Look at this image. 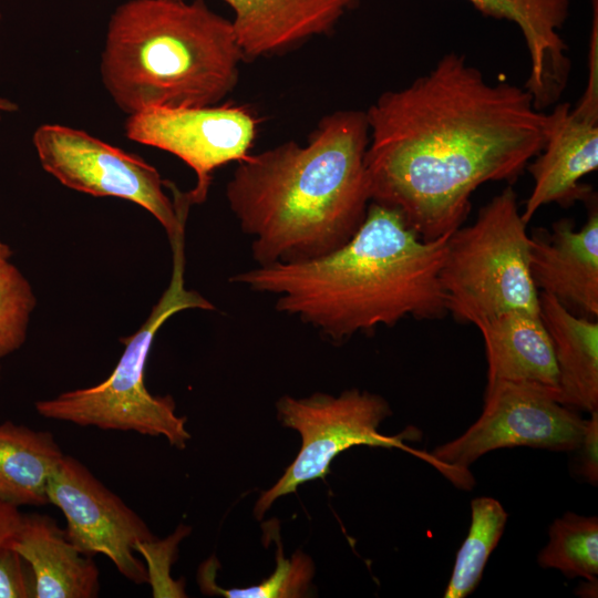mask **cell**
<instances>
[{
  "instance_id": "17",
  "label": "cell",
  "mask_w": 598,
  "mask_h": 598,
  "mask_svg": "<svg viewBox=\"0 0 598 598\" xmlns=\"http://www.w3.org/2000/svg\"><path fill=\"white\" fill-rule=\"evenodd\" d=\"M482 333L487 384L522 382L558 395V372L550 337L539 313L507 311L476 324Z\"/></svg>"
},
{
  "instance_id": "21",
  "label": "cell",
  "mask_w": 598,
  "mask_h": 598,
  "mask_svg": "<svg viewBox=\"0 0 598 598\" xmlns=\"http://www.w3.org/2000/svg\"><path fill=\"white\" fill-rule=\"evenodd\" d=\"M548 537L537 557L540 567L557 569L568 578L597 579V516L566 512L551 523Z\"/></svg>"
},
{
  "instance_id": "2",
  "label": "cell",
  "mask_w": 598,
  "mask_h": 598,
  "mask_svg": "<svg viewBox=\"0 0 598 598\" xmlns=\"http://www.w3.org/2000/svg\"><path fill=\"white\" fill-rule=\"evenodd\" d=\"M365 111L323 116L306 144L288 141L237 163L226 198L257 266L303 261L343 246L371 203Z\"/></svg>"
},
{
  "instance_id": "16",
  "label": "cell",
  "mask_w": 598,
  "mask_h": 598,
  "mask_svg": "<svg viewBox=\"0 0 598 598\" xmlns=\"http://www.w3.org/2000/svg\"><path fill=\"white\" fill-rule=\"evenodd\" d=\"M30 565L35 598H95L100 571L91 556L82 554L54 518L40 513L21 517L9 543Z\"/></svg>"
},
{
  "instance_id": "8",
  "label": "cell",
  "mask_w": 598,
  "mask_h": 598,
  "mask_svg": "<svg viewBox=\"0 0 598 598\" xmlns=\"http://www.w3.org/2000/svg\"><path fill=\"white\" fill-rule=\"evenodd\" d=\"M277 411L281 424L296 430L302 443L282 476L258 498L254 508L258 519L277 498L295 493L303 483L323 478L334 457L352 446L396 447L421 460L425 454L404 443L421 435L416 429L409 427L396 435L379 432L392 412L385 399L368 391L350 389L338 396L326 393L302 399L282 396Z\"/></svg>"
},
{
  "instance_id": "18",
  "label": "cell",
  "mask_w": 598,
  "mask_h": 598,
  "mask_svg": "<svg viewBox=\"0 0 598 598\" xmlns=\"http://www.w3.org/2000/svg\"><path fill=\"white\" fill-rule=\"evenodd\" d=\"M539 316L550 337L557 372V400L574 410H598V322L578 316L539 292Z\"/></svg>"
},
{
  "instance_id": "15",
  "label": "cell",
  "mask_w": 598,
  "mask_h": 598,
  "mask_svg": "<svg viewBox=\"0 0 598 598\" xmlns=\"http://www.w3.org/2000/svg\"><path fill=\"white\" fill-rule=\"evenodd\" d=\"M481 13L508 20L519 28L529 54L530 71L525 89L535 106L544 111L556 103L570 73L568 47L559 34L570 0H468Z\"/></svg>"
},
{
  "instance_id": "10",
  "label": "cell",
  "mask_w": 598,
  "mask_h": 598,
  "mask_svg": "<svg viewBox=\"0 0 598 598\" xmlns=\"http://www.w3.org/2000/svg\"><path fill=\"white\" fill-rule=\"evenodd\" d=\"M258 118L245 105L156 106L127 116V140L167 152L196 175L186 192L192 205L208 195L213 174L230 162L244 159L256 140Z\"/></svg>"
},
{
  "instance_id": "26",
  "label": "cell",
  "mask_w": 598,
  "mask_h": 598,
  "mask_svg": "<svg viewBox=\"0 0 598 598\" xmlns=\"http://www.w3.org/2000/svg\"><path fill=\"white\" fill-rule=\"evenodd\" d=\"M578 452L577 473L590 485L598 483V410L586 419Z\"/></svg>"
},
{
  "instance_id": "12",
  "label": "cell",
  "mask_w": 598,
  "mask_h": 598,
  "mask_svg": "<svg viewBox=\"0 0 598 598\" xmlns=\"http://www.w3.org/2000/svg\"><path fill=\"white\" fill-rule=\"evenodd\" d=\"M548 114L546 140L527 169L534 185L522 217L527 224L551 203L569 206L590 194L581 179L598 168V71L588 70L577 105L559 103Z\"/></svg>"
},
{
  "instance_id": "20",
  "label": "cell",
  "mask_w": 598,
  "mask_h": 598,
  "mask_svg": "<svg viewBox=\"0 0 598 598\" xmlns=\"http://www.w3.org/2000/svg\"><path fill=\"white\" fill-rule=\"evenodd\" d=\"M506 522L507 513L497 499L481 496L471 502L468 533L456 554L444 598H464L476 589Z\"/></svg>"
},
{
  "instance_id": "11",
  "label": "cell",
  "mask_w": 598,
  "mask_h": 598,
  "mask_svg": "<svg viewBox=\"0 0 598 598\" xmlns=\"http://www.w3.org/2000/svg\"><path fill=\"white\" fill-rule=\"evenodd\" d=\"M47 494L49 504L56 506L66 520L68 538L82 554H102L126 579L147 584L146 567L136 556L135 546L155 536L140 515L83 463L64 454Z\"/></svg>"
},
{
  "instance_id": "29",
  "label": "cell",
  "mask_w": 598,
  "mask_h": 598,
  "mask_svg": "<svg viewBox=\"0 0 598 598\" xmlns=\"http://www.w3.org/2000/svg\"><path fill=\"white\" fill-rule=\"evenodd\" d=\"M12 255L10 247L0 239V265L9 261Z\"/></svg>"
},
{
  "instance_id": "4",
  "label": "cell",
  "mask_w": 598,
  "mask_h": 598,
  "mask_svg": "<svg viewBox=\"0 0 598 598\" xmlns=\"http://www.w3.org/2000/svg\"><path fill=\"white\" fill-rule=\"evenodd\" d=\"M245 60L231 20L204 0H126L112 12L100 78L127 116L221 102Z\"/></svg>"
},
{
  "instance_id": "27",
  "label": "cell",
  "mask_w": 598,
  "mask_h": 598,
  "mask_svg": "<svg viewBox=\"0 0 598 598\" xmlns=\"http://www.w3.org/2000/svg\"><path fill=\"white\" fill-rule=\"evenodd\" d=\"M22 513L19 508L0 501V548L10 543L16 535Z\"/></svg>"
},
{
  "instance_id": "6",
  "label": "cell",
  "mask_w": 598,
  "mask_h": 598,
  "mask_svg": "<svg viewBox=\"0 0 598 598\" xmlns=\"http://www.w3.org/2000/svg\"><path fill=\"white\" fill-rule=\"evenodd\" d=\"M526 225L508 185L472 225L448 236L440 280L447 312L456 320L476 326L507 311L539 313Z\"/></svg>"
},
{
  "instance_id": "7",
  "label": "cell",
  "mask_w": 598,
  "mask_h": 598,
  "mask_svg": "<svg viewBox=\"0 0 598 598\" xmlns=\"http://www.w3.org/2000/svg\"><path fill=\"white\" fill-rule=\"evenodd\" d=\"M543 386L522 382L486 385L478 419L460 436L426 453L425 462L458 488L474 485L470 466L494 450L516 446L575 452L586 419Z\"/></svg>"
},
{
  "instance_id": "1",
  "label": "cell",
  "mask_w": 598,
  "mask_h": 598,
  "mask_svg": "<svg viewBox=\"0 0 598 598\" xmlns=\"http://www.w3.org/2000/svg\"><path fill=\"white\" fill-rule=\"evenodd\" d=\"M365 114L371 203L396 210L427 241L462 226L481 185L515 181L548 126L525 86L492 83L455 52L383 92Z\"/></svg>"
},
{
  "instance_id": "31",
  "label": "cell",
  "mask_w": 598,
  "mask_h": 598,
  "mask_svg": "<svg viewBox=\"0 0 598 598\" xmlns=\"http://www.w3.org/2000/svg\"><path fill=\"white\" fill-rule=\"evenodd\" d=\"M0 120H1V114H0Z\"/></svg>"
},
{
  "instance_id": "23",
  "label": "cell",
  "mask_w": 598,
  "mask_h": 598,
  "mask_svg": "<svg viewBox=\"0 0 598 598\" xmlns=\"http://www.w3.org/2000/svg\"><path fill=\"white\" fill-rule=\"evenodd\" d=\"M35 296L23 274L9 261L0 265V373L2 360L25 341Z\"/></svg>"
},
{
  "instance_id": "24",
  "label": "cell",
  "mask_w": 598,
  "mask_h": 598,
  "mask_svg": "<svg viewBox=\"0 0 598 598\" xmlns=\"http://www.w3.org/2000/svg\"><path fill=\"white\" fill-rule=\"evenodd\" d=\"M189 528L181 525L173 535L165 539L156 537L140 542L135 553L145 560L147 584L152 588L153 597H185L183 584L171 577V566L175 559L177 545Z\"/></svg>"
},
{
  "instance_id": "14",
  "label": "cell",
  "mask_w": 598,
  "mask_h": 598,
  "mask_svg": "<svg viewBox=\"0 0 598 598\" xmlns=\"http://www.w3.org/2000/svg\"><path fill=\"white\" fill-rule=\"evenodd\" d=\"M245 60L279 54L334 30L363 0H223Z\"/></svg>"
},
{
  "instance_id": "3",
  "label": "cell",
  "mask_w": 598,
  "mask_h": 598,
  "mask_svg": "<svg viewBox=\"0 0 598 598\" xmlns=\"http://www.w3.org/2000/svg\"><path fill=\"white\" fill-rule=\"evenodd\" d=\"M447 238L424 240L396 210L370 203L361 226L338 249L257 266L230 281L277 296L278 311L343 340L408 317L443 318L447 308L440 272Z\"/></svg>"
},
{
  "instance_id": "22",
  "label": "cell",
  "mask_w": 598,
  "mask_h": 598,
  "mask_svg": "<svg viewBox=\"0 0 598 598\" xmlns=\"http://www.w3.org/2000/svg\"><path fill=\"white\" fill-rule=\"evenodd\" d=\"M276 558L275 571L260 584L243 589H224L215 581L217 559L213 556L198 569L197 580L200 591L205 595L226 598H293L305 596L315 573L310 557L298 550L291 558H286L278 542Z\"/></svg>"
},
{
  "instance_id": "25",
  "label": "cell",
  "mask_w": 598,
  "mask_h": 598,
  "mask_svg": "<svg viewBox=\"0 0 598 598\" xmlns=\"http://www.w3.org/2000/svg\"><path fill=\"white\" fill-rule=\"evenodd\" d=\"M0 598H35L31 567L10 544L0 548Z\"/></svg>"
},
{
  "instance_id": "13",
  "label": "cell",
  "mask_w": 598,
  "mask_h": 598,
  "mask_svg": "<svg viewBox=\"0 0 598 598\" xmlns=\"http://www.w3.org/2000/svg\"><path fill=\"white\" fill-rule=\"evenodd\" d=\"M529 269L539 292L554 297L568 310L598 317V212L575 229L570 219L553 224L551 231L530 235Z\"/></svg>"
},
{
  "instance_id": "9",
  "label": "cell",
  "mask_w": 598,
  "mask_h": 598,
  "mask_svg": "<svg viewBox=\"0 0 598 598\" xmlns=\"http://www.w3.org/2000/svg\"><path fill=\"white\" fill-rule=\"evenodd\" d=\"M32 144L42 168L63 186L132 202L152 214L168 238L185 228L192 206L186 193L173 184L169 197L165 190L168 182L140 156L59 123L38 126Z\"/></svg>"
},
{
  "instance_id": "30",
  "label": "cell",
  "mask_w": 598,
  "mask_h": 598,
  "mask_svg": "<svg viewBox=\"0 0 598 598\" xmlns=\"http://www.w3.org/2000/svg\"><path fill=\"white\" fill-rule=\"evenodd\" d=\"M1 18H2V16H1V12H0V21H1Z\"/></svg>"
},
{
  "instance_id": "5",
  "label": "cell",
  "mask_w": 598,
  "mask_h": 598,
  "mask_svg": "<svg viewBox=\"0 0 598 598\" xmlns=\"http://www.w3.org/2000/svg\"><path fill=\"white\" fill-rule=\"evenodd\" d=\"M185 230L169 238L173 269L168 287L141 328L125 340L124 351L112 373L101 383L35 402L43 417L101 430L132 431L163 436L185 448L190 434L185 416L176 414L171 395H154L145 385V367L159 328L175 313L187 309L214 310L215 306L185 286Z\"/></svg>"
},
{
  "instance_id": "28",
  "label": "cell",
  "mask_w": 598,
  "mask_h": 598,
  "mask_svg": "<svg viewBox=\"0 0 598 598\" xmlns=\"http://www.w3.org/2000/svg\"><path fill=\"white\" fill-rule=\"evenodd\" d=\"M17 110H18V105L16 104L14 101H12L10 99H7V97H3V96H0V114L1 115L3 113L16 112Z\"/></svg>"
},
{
  "instance_id": "19",
  "label": "cell",
  "mask_w": 598,
  "mask_h": 598,
  "mask_svg": "<svg viewBox=\"0 0 598 598\" xmlns=\"http://www.w3.org/2000/svg\"><path fill=\"white\" fill-rule=\"evenodd\" d=\"M63 456L51 432L0 423V501L17 508L49 504L48 484Z\"/></svg>"
}]
</instances>
